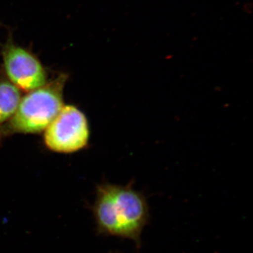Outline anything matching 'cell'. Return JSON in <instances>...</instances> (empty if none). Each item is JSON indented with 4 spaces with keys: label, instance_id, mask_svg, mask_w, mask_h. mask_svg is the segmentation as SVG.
<instances>
[{
    "label": "cell",
    "instance_id": "6da1fadb",
    "mask_svg": "<svg viewBox=\"0 0 253 253\" xmlns=\"http://www.w3.org/2000/svg\"><path fill=\"white\" fill-rule=\"evenodd\" d=\"M126 185L101 183L90 206L98 236L129 240L141 248L143 231L151 220L150 206L144 193Z\"/></svg>",
    "mask_w": 253,
    "mask_h": 253
},
{
    "label": "cell",
    "instance_id": "7a4b0ae2",
    "mask_svg": "<svg viewBox=\"0 0 253 253\" xmlns=\"http://www.w3.org/2000/svg\"><path fill=\"white\" fill-rule=\"evenodd\" d=\"M67 75L29 91L21 99L16 112L0 127V137L14 134H33L45 130L63 106V89Z\"/></svg>",
    "mask_w": 253,
    "mask_h": 253
},
{
    "label": "cell",
    "instance_id": "3957f363",
    "mask_svg": "<svg viewBox=\"0 0 253 253\" xmlns=\"http://www.w3.org/2000/svg\"><path fill=\"white\" fill-rule=\"evenodd\" d=\"M89 126L85 115L71 105L63 106L46 127L44 143L54 152L69 154L84 149L89 139Z\"/></svg>",
    "mask_w": 253,
    "mask_h": 253
},
{
    "label": "cell",
    "instance_id": "277c9868",
    "mask_svg": "<svg viewBox=\"0 0 253 253\" xmlns=\"http://www.w3.org/2000/svg\"><path fill=\"white\" fill-rule=\"evenodd\" d=\"M1 56L5 73L18 89L29 92L47 83V74L41 61L27 48L16 44L12 33L3 44Z\"/></svg>",
    "mask_w": 253,
    "mask_h": 253
},
{
    "label": "cell",
    "instance_id": "5b68a950",
    "mask_svg": "<svg viewBox=\"0 0 253 253\" xmlns=\"http://www.w3.org/2000/svg\"><path fill=\"white\" fill-rule=\"evenodd\" d=\"M21 92L8 80L0 81V125L7 122L16 112L21 101Z\"/></svg>",
    "mask_w": 253,
    "mask_h": 253
},
{
    "label": "cell",
    "instance_id": "8992f818",
    "mask_svg": "<svg viewBox=\"0 0 253 253\" xmlns=\"http://www.w3.org/2000/svg\"></svg>",
    "mask_w": 253,
    "mask_h": 253
}]
</instances>
